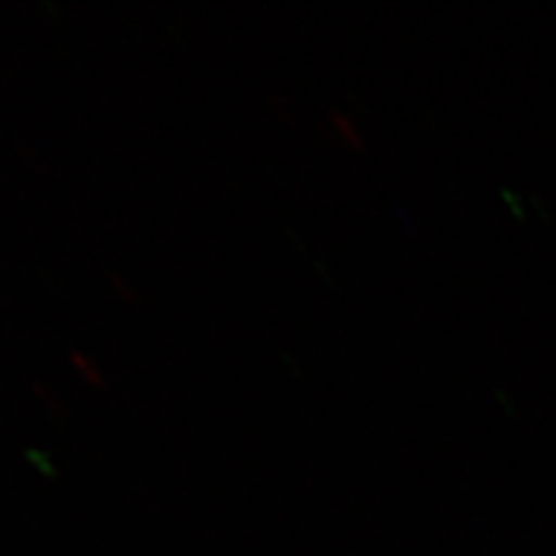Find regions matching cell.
I'll return each instance as SVG.
<instances>
[{
    "mask_svg": "<svg viewBox=\"0 0 556 556\" xmlns=\"http://www.w3.org/2000/svg\"><path fill=\"white\" fill-rule=\"evenodd\" d=\"M73 361L75 364H78V368H80V374H86V377L93 381V384H103V379L101 377H96V368H93V364H90V361L86 358V356H80V353H73Z\"/></svg>",
    "mask_w": 556,
    "mask_h": 556,
    "instance_id": "1",
    "label": "cell"
}]
</instances>
